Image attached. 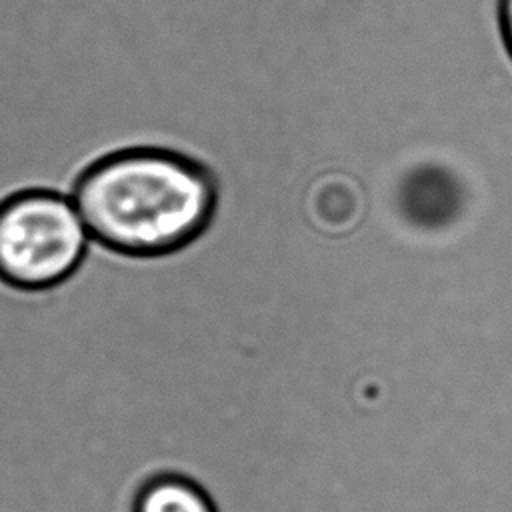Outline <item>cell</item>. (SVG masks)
<instances>
[{
	"mask_svg": "<svg viewBox=\"0 0 512 512\" xmlns=\"http://www.w3.org/2000/svg\"><path fill=\"white\" fill-rule=\"evenodd\" d=\"M74 200L92 242L130 258H160L194 244L218 208V180L198 158L168 146H126L94 160Z\"/></svg>",
	"mask_w": 512,
	"mask_h": 512,
	"instance_id": "6da1fadb",
	"label": "cell"
},
{
	"mask_svg": "<svg viewBox=\"0 0 512 512\" xmlns=\"http://www.w3.org/2000/svg\"><path fill=\"white\" fill-rule=\"evenodd\" d=\"M92 244L70 194L30 188L0 202V280L10 288L44 292L68 282Z\"/></svg>",
	"mask_w": 512,
	"mask_h": 512,
	"instance_id": "7a4b0ae2",
	"label": "cell"
},
{
	"mask_svg": "<svg viewBox=\"0 0 512 512\" xmlns=\"http://www.w3.org/2000/svg\"><path fill=\"white\" fill-rule=\"evenodd\" d=\"M130 512H220L212 494L180 472H160L140 484Z\"/></svg>",
	"mask_w": 512,
	"mask_h": 512,
	"instance_id": "3957f363",
	"label": "cell"
},
{
	"mask_svg": "<svg viewBox=\"0 0 512 512\" xmlns=\"http://www.w3.org/2000/svg\"><path fill=\"white\" fill-rule=\"evenodd\" d=\"M498 24L504 46L512 58V0H498Z\"/></svg>",
	"mask_w": 512,
	"mask_h": 512,
	"instance_id": "277c9868",
	"label": "cell"
}]
</instances>
